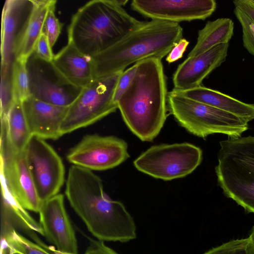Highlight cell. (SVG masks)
I'll return each mask as SVG.
<instances>
[{
    "instance_id": "cell-1",
    "label": "cell",
    "mask_w": 254,
    "mask_h": 254,
    "mask_svg": "<svg viewBox=\"0 0 254 254\" xmlns=\"http://www.w3.org/2000/svg\"><path fill=\"white\" fill-rule=\"evenodd\" d=\"M65 194L88 231L101 241L127 242L135 239L133 218L120 201L104 191L100 178L92 171L72 165Z\"/></svg>"
},
{
    "instance_id": "cell-2",
    "label": "cell",
    "mask_w": 254,
    "mask_h": 254,
    "mask_svg": "<svg viewBox=\"0 0 254 254\" xmlns=\"http://www.w3.org/2000/svg\"><path fill=\"white\" fill-rule=\"evenodd\" d=\"M134 77L117 104L129 129L140 140L150 141L161 130L168 116L166 79L161 60L137 63Z\"/></svg>"
},
{
    "instance_id": "cell-3",
    "label": "cell",
    "mask_w": 254,
    "mask_h": 254,
    "mask_svg": "<svg viewBox=\"0 0 254 254\" xmlns=\"http://www.w3.org/2000/svg\"><path fill=\"white\" fill-rule=\"evenodd\" d=\"M128 0H93L72 15L68 42L80 52L93 57L110 48L142 25L123 7Z\"/></svg>"
},
{
    "instance_id": "cell-4",
    "label": "cell",
    "mask_w": 254,
    "mask_h": 254,
    "mask_svg": "<svg viewBox=\"0 0 254 254\" xmlns=\"http://www.w3.org/2000/svg\"><path fill=\"white\" fill-rule=\"evenodd\" d=\"M182 37L179 23L145 21L110 48L91 57L94 79L124 71L129 65L147 58L161 60Z\"/></svg>"
},
{
    "instance_id": "cell-5",
    "label": "cell",
    "mask_w": 254,
    "mask_h": 254,
    "mask_svg": "<svg viewBox=\"0 0 254 254\" xmlns=\"http://www.w3.org/2000/svg\"><path fill=\"white\" fill-rule=\"evenodd\" d=\"M215 172L224 195L254 213V136L220 142Z\"/></svg>"
},
{
    "instance_id": "cell-6",
    "label": "cell",
    "mask_w": 254,
    "mask_h": 254,
    "mask_svg": "<svg viewBox=\"0 0 254 254\" xmlns=\"http://www.w3.org/2000/svg\"><path fill=\"white\" fill-rule=\"evenodd\" d=\"M167 105L170 113L179 124L199 137L205 138L215 133L239 137L249 128L245 120L187 98L175 89L168 93Z\"/></svg>"
},
{
    "instance_id": "cell-7",
    "label": "cell",
    "mask_w": 254,
    "mask_h": 254,
    "mask_svg": "<svg viewBox=\"0 0 254 254\" xmlns=\"http://www.w3.org/2000/svg\"><path fill=\"white\" fill-rule=\"evenodd\" d=\"M123 71L95 78L81 89L68 107L60 127L62 136L92 125L118 109L114 95Z\"/></svg>"
},
{
    "instance_id": "cell-8",
    "label": "cell",
    "mask_w": 254,
    "mask_h": 254,
    "mask_svg": "<svg viewBox=\"0 0 254 254\" xmlns=\"http://www.w3.org/2000/svg\"><path fill=\"white\" fill-rule=\"evenodd\" d=\"M201 149L184 142L152 146L133 162L140 172L153 178L170 181L191 173L201 163Z\"/></svg>"
},
{
    "instance_id": "cell-9",
    "label": "cell",
    "mask_w": 254,
    "mask_h": 254,
    "mask_svg": "<svg viewBox=\"0 0 254 254\" xmlns=\"http://www.w3.org/2000/svg\"><path fill=\"white\" fill-rule=\"evenodd\" d=\"M24 152L41 201L59 194L64 182L65 168L56 150L45 140L32 136Z\"/></svg>"
},
{
    "instance_id": "cell-10",
    "label": "cell",
    "mask_w": 254,
    "mask_h": 254,
    "mask_svg": "<svg viewBox=\"0 0 254 254\" xmlns=\"http://www.w3.org/2000/svg\"><path fill=\"white\" fill-rule=\"evenodd\" d=\"M66 159L72 165L90 171L115 168L129 157L127 144L114 136L87 134L67 152Z\"/></svg>"
},
{
    "instance_id": "cell-11",
    "label": "cell",
    "mask_w": 254,
    "mask_h": 254,
    "mask_svg": "<svg viewBox=\"0 0 254 254\" xmlns=\"http://www.w3.org/2000/svg\"><path fill=\"white\" fill-rule=\"evenodd\" d=\"M1 186L25 210L39 212L42 202L36 192L24 152L0 147Z\"/></svg>"
},
{
    "instance_id": "cell-12",
    "label": "cell",
    "mask_w": 254,
    "mask_h": 254,
    "mask_svg": "<svg viewBox=\"0 0 254 254\" xmlns=\"http://www.w3.org/2000/svg\"><path fill=\"white\" fill-rule=\"evenodd\" d=\"M31 96L52 105L69 107L81 89L66 83L57 73L51 63L32 55L27 62Z\"/></svg>"
},
{
    "instance_id": "cell-13",
    "label": "cell",
    "mask_w": 254,
    "mask_h": 254,
    "mask_svg": "<svg viewBox=\"0 0 254 254\" xmlns=\"http://www.w3.org/2000/svg\"><path fill=\"white\" fill-rule=\"evenodd\" d=\"M130 5L151 19L179 23L204 20L214 12L217 4L214 0H133Z\"/></svg>"
},
{
    "instance_id": "cell-14",
    "label": "cell",
    "mask_w": 254,
    "mask_h": 254,
    "mask_svg": "<svg viewBox=\"0 0 254 254\" xmlns=\"http://www.w3.org/2000/svg\"><path fill=\"white\" fill-rule=\"evenodd\" d=\"M40 225L44 236L56 249L66 254H78L74 230L66 213L64 196L61 193L42 202Z\"/></svg>"
},
{
    "instance_id": "cell-15",
    "label": "cell",
    "mask_w": 254,
    "mask_h": 254,
    "mask_svg": "<svg viewBox=\"0 0 254 254\" xmlns=\"http://www.w3.org/2000/svg\"><path fill=\"white\" fill-rule=\"evenodd\" d=\"M229 43L220 44L198 55L188 57L173 76L175 89L185 90L201 85L203 79L226 60Z\"/></svg>"
},
{
    "instance_id": "cell-16",
    "label": "cell",
    "mask_w": 254,
    "mask_h": 254,
    "mask_svg": "<svg viewBox=\"0 0 254 254\" xmlns=\"http://www.w3.org/2000/svg\"><path fill=\"white\" fill-rule=\"evenodd\" d=\"M22 105L32 136L54 140L62 136L60 127L68 107L52 105L31 96Z\"/></svg>"
},
{
    "instance_id": "cell-17",
    "label": "cell",
    "mask_w": 254,
    "mask_h": 254,
    "mask_svg": "<svg viewBox=\"0 0 254 254\" xmlns=\"http://www.w3.org/2000/svg\"><path fill=\"white\" fill-rule=\"evenodd\" d=\"M32 0H8L1 18V67L10 68L18 36L30 13Z\"/></svg>"
},
{
    "instance_id": "cell-18",
    "label": "cell",
    "mask_w": 254,
    "mask_h": 254,
    "mask_svg": "<svg viewBox=\"0 0 254 254\" xmlns=\"http://www.w3.org/2000/svg\"><path fill=\"white\" fill-rule=\"evenodd\" d=\"M51 63L61 78L75 88L82 89L94 79L91 57L70 42L54 55Z\"/></svg>"
},
{
    "instance_id": "cell-19",
    "label": "cell",
    "mask_w": 254,
    "mask_h": 254,
    "mask_svg": "<svg viewBox=\"0 0 254 254\" xmlns=\"http://www.w3.org/2000/svg\"><path fill=\"white\" fill-rule=\"evenodd\" d=\"M13 231L22 232L29 237L33 232L44 236L40 224L17 203L1 186L0 251L7 250L6 240Z\"/></svg>"
},
{
    "instance_id": "cell-20",
    "label": "cell",
    "mask_w": 254,
    "mask_h": 254,
    "mask_svg": "<svg viewBox=\"0 0 254 254\" xmlns=\"http://www.w3.org/2000/svg\"><path fill=\"white\" fill-rule=\"evenodd\" d=\"M54 0H32L30 13L18 36L14 49V59L27 62L43 32L47 13Z\"/></svg>"
},
{
    "instance_id": "cell-21",
    "label": "cell",
    "mask_w": 254,
    "mask_h": 254,
    "mask_svg": "<svg viewBox=\"0 0 254 254\" xmlns=\"http://www.w3.org/2000/svg\"><path fill=\"white\" fill-rule=\"evenodd\" d=\"M176 90L187 98L231 113L248 122L254 120V104L243 102L220 91L202 85Z\"/></svg>"
},
{
    "instance_id": "cell-22",
    "label": "cell",
    "mask_w": 254,
    "mask_h": 254,
    "mask_svg": "<svg viewBox=\"0 0 254 254\" xmlns=\"http://www.w3.org/2000/svg\"><path fill=\"white\" fill-rule=\"evenodd\" d=\"M0 146L15 152H23L32 135L22 102H14L6 119L0 120Z\"/></svg>"
},
{
    "instance_id": "cell-23",
    "label": "cell",
    "mask_w": 254,
    "mask_h": 254,
    "mask_svg": "<svg viewBox=\"0 0 254 254\" xmlns=\"http://www.w3.org/2000/svg\"><path fill=\"white\" fill-rule=\"evenodd\" d=\"M234 23L229 18L207 21L198 31L196 43L188 57L198 55L217 45L229 43L234 34Z\"/></svg>"
},
{
    "instance_id": "cell-24",
    "label": "cell",
    "mask_w": 254,
    "mask_h": 254,
    "mask_svg": "<svg viewBox=\"0 0 254 254\" xmlns=\"http://www.w3.org/2000/svg\"><path fill=\"white\" fill-rule=\"evenodd\" d=\"M10 81L14 101L22 102L31 96L27 62L14 60L11 67Z\"/></svg>"
},
{
    "instance_id": "cell-25",
    "label": "cell",
    "mask_w": 254,
    "mask_h": 254,
    "mask_svg": "<svg viewBox=\"0 0 254 254\" xmlns=\"http://www.w3.org/2000/svg\"><path fill=\"white\" fill-rule=\"evenodd\" d=\"M9 251L20 254H53L47 249L13 231L6 240Z\"/></svg>"
},
{
    "instance_id": "cell-26",
    "label": "cell",
    "mask_w": 254,
    "mask_h": 254,
    "mask_svg": "<svg viewBox=\"0 0 254 254\" xmlns=\"http://www.w3.org/2000/svg\"><path fill=\"white\" fill-rule=\"evenodd\" d=\"M203 254H254V245L250 237L232 240Z\"/></svg>"
},
{
    "instance_id": "cell-27",
    "label": "cell",
    "mask_w": 254,
    "mask_h": 254,
    "mask_svg": "<svg viewBox=\"0 0 254 254\" xmlns=\"http://www.w3.org/2000/svg\"><path fill=\"white\" fill-rule=\"evenodd\" d=\"M10 74L11 68L1 67L0 120L6 119L15 102L12 94Z\"/></svg>"
},
{
    "instance_id": "cell-28",
    "label": "cell",
    "mask_w": 254,
    "mask_h": 254,
    "mask_svg": "<svg viewBox=\"0 0 254 254\" xmlns=\"http://www.w3.org/2000/svg\"><path fill=\"white\" fill-rule=\"evenodd\" d=\"M56 2V0L49 8L43 28V32L47 36L52 48L57 41L63 26L55 15Z\"/></svg>"
},
{
    "instance_id": "cell-29",
    "label": "cell",
    "mask_w": 254,
    "mask_h": 254,
    "mask_svg": "<svg viewBox=\"0 0 254 254\" xmlns=\"http://www.w3.org/2000/svg\"><path fill=\"white\" fill-rule=\"evenodd\" d=\"M234 13L242 27L244 46L254 57V23L237 7H235Z\"/></svg>"
},
{
    "instance_id": "cell-30",
    "label": "cell",
    "mask_w": 254,
    "mask_h": 254,
    "mask_svg": "<svg viewBox=\"0 0 254 254\" xmlns=\"http://www.w3.org/2000/svg\"><path fill=\"white\" fill-rule=\"evenodd\" d=\"M137 67V64L136 63L124 70L121 75L114 95V101L117 104L119 100L131 84L136 72Z\"/></svg>"
},
{
    "instance_id": "cell-31",
    "label": "cell",
    "mask_w": 254,
    "mask_h": 254,
    "mask_svg": "<svg viewBox=\"0 0 254 254\" xmlns=\"http://www.w3.org/2000/svg\"><path fill=\"white\" fill-rule=\"evenodd\" d=\"M47 36L42 32L34 48L32 55L44 62L51 63L54 55Z\"/></svg>"
},
{
    "instance_id": "cell-32",
    "label": "cell",
    "mask_w": 254,
    "mask_h": 254,
    "mask_svg": "<svg viewBox=\"0 0 254 254\" xmlns=\"http://www.w3.org/2000/svg\"><path fill=\"white\" fill-rule=\"evenodd\" d=\"M189 44V42L186 39H181L167 56L166 61L171 64L181 59Z\"/></svg>"
},
{
    "instance_id": "cell-33",
    "label": "cell",
    "mask_w": 254,
    "mask_h": 254,
    "mask_svg": "<svg viewBox=\"0 0 254 254\" xmlns=\"http://www.w3.org/2000/svg\"><path fill=\"white\" fill-rule=\"evenodd\" d=\"M235 7L243 11L254 23V0H235L233 1Z\"/></svg>"
},
{
    "instance_id": "cell-34",
    "label": "cell",
    "mask_w": 254,
    "mask_h": 254,
    "mask_svg": "<svg viewBox=\"0 0 254 254\" xmlns=\"http://www.w3.org/2000/svg\"><path fill=\"white\" fill-rule=\"evenodd\" d=\"M87 237L89 241L93 244L96 254H118L115 251L105 245L104 242L94 240L89 237Z\"/></svg>"
},
{
    "instance_id": "cell-35",
    "label": "cell",
    "mask_w": 254,
    "mask_h": 254,
    "mask_svg": "<svg viewBox=\"0 0 254 254\" xmlns=\"http://www.w3.org/2000/svg\"><path fill=\"white\" fill-rule=\"evenodd\" d=\"M89 243L90 245L84 254H96L95 250L93 244L91 242H90Z\"/></svg>"
},
{
    "instance_id": "cell-36",
    "label": "cell",
    "mask_w": 254,
    "mask_h": 254,
    "mask_svg": "<svg viewBox=\"0 0 254 254\" xmlns=\"http://www.w3.org/2000/svg\"><path fill=\"white\" fill-rule=\"evenodd\" d=\"M249 237L254 245V226L251 230Z\"/></svg>"
},
{
    "instance_id": "cell-37",
    "label": "cell",
    "mask_w": 254,
    "mask_h": 254,
    "mask_svg": "<svg viewBox=\"0 0 254 254\" xmlns=\"http://www.w3.org/2000/svg\"><path fill=\"white\" fill-rule=\"evenodd\" d=\"M9 254H20L16 253V252H12L10 251Z\"/></svg>"
}]
</instances>
